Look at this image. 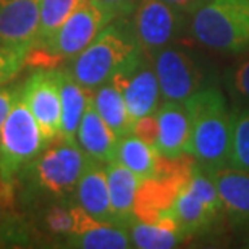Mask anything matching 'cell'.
I'll use <instances>...</instances> for the list:
<instances>
[{
    "mask_svg": "<svg viewBox=\"0 0 249 249\" xmlns=\"http://www.w3.org/2000/svg\"><path fill=\"white\" fill-rule=\"evenodd\" d=\"M191 120L188 154L206 170L228 165L231 149V112L217 88H204L188 97Z\"/></svg>",
    "mask_w": 249,
    "mask_h": 249,
    "instance_id": "cell-1",
    "label": "cell"
},
{
    "mask_svg": "<svg viewBox=\"0 0 249 249\" xmlns=\"http://www.w3.org/2000/svg\"><path fill=\"white\" fill-rule=\"evenodd\" d=\"M88 160L89 157L76 141L57 136L31 163L23 168L17 181L21 183L23 191L29 197L44 194L63 199L74 194V188L88 165Z\"/></svg>",
    "mask_w": 249,
    "mask_h": 249,
    "instance_id": "cell-2",
    "label": "cell"
},
{
    "mask_svg": "<svg viewBox=\"0 0 249 249\" xmlns=\"http://www.w3.org/2000/svg\"><path fill=\"white\" fill-rule=\"evenodd\" d=\"M113 19L115 17L94 0H84L47 41L31 47L26 65L55 68L58 63L73 60Z\"/></svg>",
    "mask_w": 249,
    "mask_h": 249,
    "instance_id": "cell-3",
    "label": "cell"
},
{
    "mask_svg": "<svg viewBox=\"0 0 249 249\" xmlns=\"http://www.w3.org/2000/svg\"><path fill=\"white\" fill-rule=\"evenodd\" d=\"M193 37L222 53H241L249 49V0H207L191 15Z\"/></svg>",
    "mask_w": 249,
    "mask_h": 249,
    "instance_id": "cell-4",
    "label": "cell"
},
{
    "mask_svg": "<svg viewBox=\"0 0 249 249\" xmlns=\"http://www.w3.org/2000/svg\"><path fill=\"white\" fill-rule=\"evenodd\" d=\"M138 49L134 37H129L118 24L110 23L73 58L68 71L84 89L94 92L110 81Z\"/></svg>",
    "mask_w": 249,
    "mask_h": 249,
    "instance_id": "cell-5",
    "label": "cell"
},
{
    "mask_svg": "<svg viewBox=\"0 0 249 249\" xmlns=\"http://www.w3.org/2000/svg\"><path fill=\"white\" fill-rule=\"evenodd\" d=\"M46 147L36 118L19 97L0 129V188L13 191L18 175Z\"/></svg>",
    "mask_w": 249,
    "mask_h": 249,
    "instance_id": "cell-6",
    "label": "cell"
},
{
    "mask_svg": "<svg viewBox=\"0 0 249 249\" xmlns=\"http://www.w3.org/2000/svg\"><path fill=\"white\" fill-rule=\"evenodd\" d=\"M222 211L215 183L206 168L196 162L191 178L177 196L168 213L177 220L183 235L188 236L211 227Z\"/></svg>",
    "mask_w": 249,
    "mask_h": 249,
    "instance_id": "cell-7",
    "label": "cell"
},
{
    "mask_svg": "<svg viewBox=\"0 0 249 249\" xmlns=\"http://www.w3.org/2000/svg\"><path fill=\"white\" fill-rule=\"evenodd\" d=\"M110 81L120 89L128 112L134 120L156 113L160 107V86L152 60L138 49Z\"/></svg>",
    "mask_w": 249,
    "mask_h": 249,
    "instance_id": "cell-8",
    "label": "cell"
},
{
    "mask_svg": "<svg viewBox=\"0 0 249 249\" xmlns=\"http://www.w3.org/2000/svg\"><path fill=\"white\" fill-rule=\"evenodd\" d=\"M163 101L185 102L204 89V73L197 58L183 47L168 44L151 57Z\"/></svg>",
    "mask_w": 249,
    "mask_h": 249,
    "instance_id": "cell-9",
    "label": "cell"
},
{
    "mask_svg": "<svg viewBox=\"0 0 249 249\" xmlns=\"http://www.w3.org/2000/svg\"><path fill=\"white\" fill-rule=\"evenodd\" d=\"M133 13V37L149 58L175 41L185 23V15L163 0H139Z\"/></svg>",
    "mask_w": 249,
    "mask_h": 249,
    "instance_id": "cell-10",
    "label": "cell"
},
{
    "mask_svg": "<svg viewBox=\"0 0 249 249\" xmlns=\"http://www.w3.org/2000/svg\"><path fill=\"white\" fill-rule=\"evenodd\" d=\"M19 97L36 118L46 146L60 136L62 104L58 70L37 68L18 89Z\"/></svg>",
    "mask_w": 249,
    "mask_h": 249,
    "instance_id": "cell-11",
    "label": "cell"
},
{
    "mask_svg": "<svg viewBox=\"0 0 249 249\" xmlns=\"http://www.w3.org/2000/svg\"><path fill=\"white\" fill-rule=\"evenodd\" d=\"M41 0H0V44L26 53L37 41Z\"/></svg>",
    "mask_w": 249,
    "mask_h": 249,
    "instance_id": "cell-12",
    "label": "cell"
},
{
    "mask_svg": "<svg viewBox=\"0 0 249 249\" xmlns=\"http://www.w3.org/2000/svg\"><path fill=\"white\" fill-rule=\"evenodd\" d=\"M159 123L157 151L163 157L188 154L191 138V120L185 102L165 101L156 112Z\"/></svg>",
    "mask_w": 249,
    "mask_h": 249,
    "instance_id": "cell-13",
    "label": "cell"
},
{
    "mask_svg": "<svg viewBox=\"0 0 249 249\" xmlns=\"http://www.w3.org/2000/svg\"><path fill=\"white\" fill-rule=\"evenodd\" d=\"M207 172L217 186L223 212L235 223H249V168L225 165Z\"/></svg>",
    "mask_w": 249,
    "mask_h": 249,
    "instance_id": "cell-14",
    "label": "cell"
},
{
    "mask_svg": "<svg viewBox=\"0 0 249 249\" xmlns=\"http://www.w3.org/2000/svg\"><path fill=\"white\" fill-rule=\"evenodd\" d=\"M74 199L88 213L101 222L113 223L110 194H108L107 168L104 162L89 159L83 175L74 188Z\"/></svg>",
    "mask_w": 249,
    "mask_h": 249,
    "instance_id": "cell-15",
    "label": "cell"
},
{
    "mask_svg": "<svg viewBox=\"0 0 249 249\" xmlns=\"http://www.w3.org/2000/svg\"><path fill=\"white\" fill-rule=\"evenodd\" d=\"M76 142L89 159L104 163L115 160L118 136L97 113L92 97L89 99L81 123L78 126Z\"/></svg>",
    "mask_w": 249,
    "mask_h": 249,
    "instance_id": "cell-16",
    "label": "cell"
},
{
    "mask_svg": "<svg viewBox=\"0 0 249 249\" xmlns=\"http://www.w3.org/2000/svg\"><path fill=\"white\" fill-rule=\"evenodd\" d=\"M106 168L113 223L128 228L134 223V199L141 180L117 160L107 162Z\"/></svg>",
    "mask_w": 249,
    "mask_h": 249,
    "instance_id": "cell-17",
    "label": "cell"
},
{
    "mask_svg": "<svg viewBox=\"0 0 249 249\" xmlns=\"http://www.w3.org/2000/svg\"><path fill=\"white\" fill-rule=\"evenodd\" d=\"M58 84H60V104H62V124L60 136L76 141V131L86 110L92 92L84 89L68 70H58Z\"/></svg>",
    "mask_w": 249,
    "mask_h": 249,
    "instance_id": "cell-18",
    "label": "cell"
},
{
    "mask_svg": "<svg viewBox=\"0 0 249 249\" xmlns=\"http://www.w3.org/2000/svg\"><path fill=\"white\" fill-rule=\"evenodd\" d=\"M128 230L133 248L141 249H170L185 238L170 213L160 217L157 222H134Z\"/></svg>",
    "mask_w": 249,
    "mask_h": 249,
    "instance_id": "cell-19",
    "label": "cell"
},
{
    "mask_svg": "<svg viewBox=\"0 0 249 249\" xmlns=\"http://www.w3.org/2000/svg\"><path fill=\"white\" fill-rule=\"evenodd\" d=\"M92 102L101 118L118 138L133 133L134 118L129 115L122 91L112 81H107L92 92Z\"/></svg>",
    "mask_w": 249,
    "mask_h": 249,
    "instance_id": "cell-20",
    "label": "cell"
},
{
    "mask_svg": "<svg viewBox=\"0 0 249 249\" xmlns=\"http://www.w3.org/2000/svg\"><path fill=\"white\" fill-rule=\"evenodd\" d=\"M159 159H160V154L157 149L149 146L133 133L118 138L115 160L120 162L128 170H131L139 180H146L156 175Z\"/></svg>",
    "mask_w": 249,
    "mask_h": 249,
    "instance_id": "cell-21",
    "label": "cell"
},
{
    "mask_svg": "<svg viewBox=\"0 0 249 249\" xmlns=\"http://www.w3.org/2000/svg\"><path fill=\"white\" fill-rule=\"evenodd\" d=\"M67 248L79 249H126L131 248V238L124 227L115 223L99 222L89 230L65 238Z\"/></svg>",
    "mask_w": 249,
    "mask_h": 249,
    "instance_id": "cell-22",
    "label": "cell"
},
{
    "mask_svg": "<svg viewBox=\"0 0 249 249\" xmlns=\"http://www.w3.org/2000/svg\"><path fill=\"white\" fill-rule=\"evenodd\" d=\"M83 2L84 0H41V18L36 44L47 41Z\"/></svg>",
    "mask_w": 249,
    "mask_h": 249,
    "instance_id": "cell-23",
    "label": "cell"
},
{
    "mask_svg": "<svg viewBox=\"0 0 249 249\" xmlns=\"http://www.w3.org/2000/svg\"><path fill=\"white\" fill-rule=\"evenodd\" d=\"M228 165L249 168V107L231 112V149Z\"/></svg>",
    "mask_w": 249,
    "mask_h": 249,
    "instance_id": "cell-24",
    "label": "cell"
},
{
    "mask_svg": "<svg viewBox=\"0 0 249 249\" xmlns=\"http://www.w3.org/2000/svg\"><path fill=\"white\" fill-rule=\"evenodd\" d=\"M42 223L46 231L55 236H70L74 231V223H76V215H74V204L67 206V204H55L51 206L44 212Z\"/></svg>",
    "mask_w": 249,
    "mask_h": 249,
    "instance_id": "cell-25",
    "label": "cell"
},
{
    "mask_svg": "<svg viewBox=\"0 0 249 249\" xmlns=\"http://www.w3.org/2000/svg\"><path fill=\"white\" fill-rule=\"evenodd\" d=\"M26 65V55L0 44V88L7 86Z\"/></svg>",
    "mask_w": 249,
    "mask_h": 249,
    "instance_id": "cell-26",
    "label": "cell"
},
{
    "mask_svg": "<svg viewBox=\"0 0 249 249\" xmlns=\"http://www.w3.org/2000/svg\"><path fill=\"white\" fill-rule=\"evenodd\" d=\"M227 84L241 99L249 101V58L233 67L227 73Z\"/></svg>",
    "mask_w": 249,
    "mask_h": 249,
    "instance_id": "cell-27",
    "label": "cell"
},
{
    "mask_svg": "<svg viewBox=\"0 0 249 249\" xmlns=\"http://www.w3.org/2000/svg\"><path fill=\"white\" fill-rule=\"evenodd\" d=\"M133 134L147 142L149 146L157 149V139H159V123L157 115L151 113V115H144L141 118H136L133 124Z\"/></svg>",
    "mask_w": 249,
    "mask_h": 249,
    "instance_id": "cell-28",
    "label": "cell"
},
{
    "mask_svg": "<svg viewBox=\"0 0 249 249\" xmlns=\"http://www.w3.org/2000/svg\"><path fill=\"white\" fill-rule=\"evenodd\" d=\"M94 2L101 5L102 8H106L107 12H110L115 18H120L133 13L134 8L138 7L139 0H94Z\"/></svg>",
    "mask_w": 249,
    "mask_h": 249,
    "instance_id": "cell-29",
    "label": "cell"
},
{
    "mask_svg": "<svg viewBox=\"0 0 249 249\" xmlns=\"http://www.w3.org/2000/svg\"><path fill=\"white\" fill-rule=\"evenodd\" d=\"M17 99H18V89H10L5 86L0 88V129H2L10 110H12L15 102H17Z\"/></svg>",
    "mask_w": 249,
    "mask_h": 249,
    "instance_id": "cell-30",
    "label": "cell"
},
{
    "mask_svg": "<svg viewBox=\"0 0 249 249\" xmlns=\"http://www.w3.org/2000/svg\"><path fill=\"white\" fill-rule=\"evenodd\" d=\"M170 7L178 10L183 15H194L199 8L207 3V0H163Z\"/></svg>",
    "mask_w": 249,
    "mask_h": 249,
    "instance_id": "cell-31",
    "label": "cell"
}]
</instances>
